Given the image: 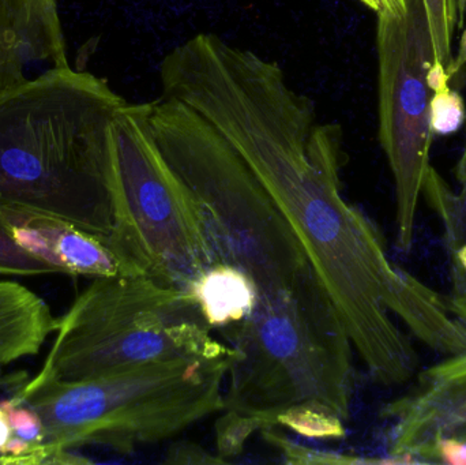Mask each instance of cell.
I'll use <instances>...</instances> for the list:
<instances>
[{
  "mask_svg": "<svg viewBox=\"0 0 466 465\" xmlns=\"http://www.w3.org/2000/svg\"><path fill=\"white\" fill-rule=\"evenodd\" d=\"M160 81L161 97L201 115L266 188L378 384L416 376L410 338L442 357L465 351L466 322L446 295L394 264L377 227L342 196L341 126L318 123L277 63L199 33L166 55Z\"/></svg>",
  "mask_w": 466,
  "mask_h": 465,
  "instance_id": "cell-1",
  "label": "cell"
},
{
  "mask_svg": "<svg viewBox=\"0 0 466 465\" xmlns=\"http://www.w3.org/2000/svg\"><path fill=\"white\" fill-rule=\"evenodd\" d=\"M126 104L70 65L2 90L0 218H54L109 239L112 123Z\"/></svg>",
  "mask_w": 466,
  "mask_h": 465,
  "instance_id": "cell-2",
  "label": "cell"
},
{
  "mask_svg": "<svg viewBox=\"0 0 466 465\" xmlns=\"http://www.w3.org/2000/svg\"><path fill=\"white\" fill-rule=\"evenodd\" d=\"M235 359L232 349L218 358L149 363L84 381L29 379L10 399L40 415L48 447H101L128 455L223 411Z\"/></svg>",
  "mask_w": 466,
  "mask_h": 465,
  "instance_id": "cell-3",
  "label": "cell"
},
{
  "mask_svg": "<svg viewBox=\"0 0 466 465\" xmlns=\"http://www.w3.org/2000/svg\"><path fill=\"white\" fill-rule=\"evenodd\" d=\"M221 335L236 351L224 409L254 415L265 429L304 401H319L350 420L355 349L315 270L292 291L258 299L248 318Z\"/></svg>",
  "mask_w": 466,
  "mask_h": 465,
  "instance_id": "cell-4",
  "label": "cell"
},
{
  "mask_svg": "<svg viewBox=\"0 0 466 465\" xmlns=\"http://www.w3.org/2000/svg\"><path fill=\"white\" fill-rule=\"evenodd\" d=\"M149 123L164 157L201 207L218 262L243 270L254 281L258 299L292 291L311 264L238 153L180 101H150Z\"/></svg>",
  "mask_w": 466,
  "mask_h": 465,
  "instance_id": "cell-5",
  "label": "cell"
},
{
  "mask_svg": "<svg viewBox=\"0 0 466 465\" xmlns=\"http://www.w3.org/2000/svg\"><path fill=\"white\" fill-rule=\"evenodd\" d=\"M55 333L32 382L84 381L149 363L232 351L213 338L188 289L147 275L93 278L57 318Z\"/></svg>",
  "mask_w": 466,
  "mask_h": 465,
  "instance_id": "cell-6",
  "label": "cell"
},
{
  "mask_svg": "<svg viewBox=\"0 0 466 465\" xmlns=\"http://www.w3.org/2000/svg\"><path fill=\"white\" fill-rule=\"evenodd\" d=\"M150 103H127L112 123L111 243L144 275L188 289L218 262L197 199L161 153Z\"/></svg>",
  "mask_w": 466,
  "mask_h": 465,
  "instance_id": "cell-7",
  "label": "cell"
},
{
  "mask_svg": "<svg viewBox=\"0 0 466 465\" xmlns=\"http://www.w3.org/2000/svg\"><path fill=\"white\" fill-rule=\"evenodd\" d=\"M378 100L380 142L396 191L397 248L412 250L416 217L423 198L434 134L430 71L440 63L432 43L424 0L378 13Z\"/></svg>",
  "mask_w": 466,
  "mask_h": 465,
  "instance_id": "cell-8",
  "label": "cell"
},
{
  "mask_svg": "<svg viewBox=\"0 0 466 465\" xmlns=\"http://www.w3.org/2000/svg\"><path fill=\"white\" fill-rule=\"evenodd\" d=\"M380 409L389 422L390 464L466 465V349L410 379Z\"/></svg>",
  "mask_w": 466,
  "mask_h": 465,
  "instance_id": "cell-9",
  "label": "cell"
},
{
  "mask_svg": "<svg viewBox=\"0 0 466 465\" xmlns=\"http://www.w3.org/2000/svg\"><path fill=\"white\" fill-rule=\"evenodd\" d=\"M16 245L57 273L86 278L144 275L117 253L108 238L38 216L0 218Z\"/></svg>",
  "mask_w": 466,
  "mask_h": 465,
  "instance_id": "cell-10",
  "label": "cell"
},
{
  "mask_svg": "<svg viewBox=\"0 0 466 465\" xmlns=\"http://www.w3.org/2000/svg\"><path fill=\"white\" fill-rule=\"evenodd\" d=\"M68 65L57 0H0V92L35 68Z\"/></svg>",
  "mask_w": 466,
  "mask_h": 465,
  "instance_id": "cell-11",
  "label": "cell"
},
{
  "mask_svg": "<svg viewBox=\"0 0 466 465\" xmlns=\"http://www.w3.org/2000/svg\"><path fill=\"white\" fill-rule=\"evenodd\" d=\"M454 177L456 186H451L434 167H430L423 198L442 229L451 278L446 295L449 308L454 316L466 322V136Z\"/></svg>",
  "mask_w": 466,
  "mask_h": 465,
  "instance_id": "cell-12",
  "label": "cell"
},
{
  "mask_svg": "<svg viewBox=\"0 0 466 465\" xmlns=\"http://www.w3.org/2000/svg\"><path fill=\"white\" fill-rule=\"evenodd\" d=\"M57 318L43 298L10 280H0V369L40 352Z\"/></svg>",
  "mask_w": 466,
  "mask_h": 465,
  "instance_id": "cell-13",
  "label": "cell"
},
{
  "mask_svg": "<svg viewBox=\"0 0 466 465\" xmlns=\"http://www.w3.org/2000/svg\"><path fill=\"white\" fill-rule=\"evenodd\" d=\"M188 291L196 298L210 329L220 332L248 318L258 305L254 281L226 262L208 268Z\"/></svg>",
  "mask_w": 466,
  "mask_h": 465,
  "instance_id": "cell-14",
  "label": "cell"
},
{
  "mask_svg": "<svg viewBox=\"0 0 466 465\" xmlns=\"http://www.w3.org/2000/svg\"><path fill=\"white\" fill-rule=\"evenodd\" d=\"M347 420L331 407L319 401H304L284 409L274 417V428L287 429L315 441H339L347 437Z\"/></svg>",
  "mask_w": 466,
  "mask_h": 465,
  "instance_id": "cell-15",
  "label": "cell"
},
{
  "mask_svg": "<svg viewBox=\"0 0 466 465\" xmlns=\"http://www.w3.org/2000/svg\"><path fill=\"white\" fill-rule=\"evenodd\" d=\"M424 5L438 60L454 82V35L464 25L466 0H424Z\"/></svg>",
  "mask_w": 466,
  "mask_h": 465,
  "instance_id": "cell-16",
  "label": "cell"
},
{
  "mask_svg": "<svg viewBox=\"0 0 466 465\" xmlns=\"http://www.w3.org/2000/svg\"><path fill=\"white\" fill-rule=\"evenodd\" d=\"M263 439L268 444L276 448L285 464L290 465H323V464H390L389 459H369L360 456L345 455L331 450H315L300 445L285 436L276 428L263 429Z\"/></svg>",
  "mask_w": 466,
  "mask_h": 465,
  "instance_id": "cell-17",
  "label": "cell"
},
{
  "mask_svg": "<svg viewBox=\"0 0 466 465\" xmlns=\"http://www.w3.org/2000/svg\"><path fill=\"white\" fill-rule=\"evenodd\" d=\"M263 429L265 423L259 418L224 409L215 423L216 455L229 463L243 453L247 442Z\"/></svg>",
  "mask_w": 466,
  "mask_h": 465,
  "instance_id": "cell-18",
  "label": "cell"
},
{
  "mask_svg": "<svg viewBox=\"0 0 466 465\" xmlns=\"http://www.w3.org/2000/svg\"><path fill=\"white\" fill-rule=\"evenodd\" d=\"M466 123V106L461 93L454 86L435 90L430 103V126L435 136H451Z\"/></svg>",
  "mask_w": 466,
  "mask_h": 465,
  "instance_id": "cell-19",
  "label": "cell"
},
{
  "mask_svg": "<svg viewBox=\"0 0 466 465\" xmlns=\"http://www.w3.org/2000/svg\"><path fill=\"white\" fill-rule=\"evenodd\" d=\"M52 273L57 272L16 245L7 227L0 221V275L33 278Z\"/></svg>",
  "mask_w": 466,
  "mask_h": 465,
  "instance_id": "cell-20",
  "label": "cell"
},
{
  "mask_svg": "<svg viewBox=\"0 0 466 465\" xmlns=\"http://www.w3.org/2000/svg\"><path fill=\"white\" fill-rule=\"evenodd\" d=\"M10 422L14 437L27 442L32 447L44 444L46 431L40 415L24 403H14L11 399L0 401Z\"/></svg>",
  "mask_w": 466,
  "mask_h": 465,
  "instance_id": "cell-21",
  "label": "cell"
},
{
  "mask_svg": "<svg viewBox=\"0 0 466 465\" xmlns=\"http://www.w3.org/2000/svg\"><path fill=\"white\" fill-rule=\"evenodd\" d=\"M167 464H179V465H201V464H226L223 459L218 458V455H212L209 450H205L196 442L179 441L175 442L174 445L169 447L167 452L166 460Z\"/></svg>",
  "mask_w": 466,
  "mask_h": 465,
  "instance_id": "cell-22",
  "label": "cell"
},
{
  "mask_svg": "<svg viewBox=\"0 0 466 465\" xmlns=\"http://www.w3.org/2000/svg\"><path fill=\"white\" fill-rule=\"evenodd\" d=\"M29 379L26 371L5 373V369H0V390L5 389L15 392L16 389L24 387Z\"/></svg>",
  "mask_w": 466,
  "mask_h": 465,
  "instance_id": "cell-23",
  "label": "cell"
},
{
  "mask_svg": "<svg viewBox=\"0 0 466 465\" xmlns=\"http://www.w3.org/2000/svg\"><path fill=\"white\" fill-rule=\"evenodd\" d=\"M13 437L14 434L11 430L10 422H8L7 414H5V409L0 406V455L5 452V447Z\"/></svg>",
  "mask_w": 466,
  "mask_h": 465,
  "instance_id": "cell-24",
  "label": "cell"
},
{
  "mask_svg": "<svg viewBox=\"0 0 466 465\" xmlns=\"http://www.w3.org/2000/svg\"><path fill=\"white\" fill-rule=\"evenodd\" d=\"M367 7L371 8L375 13H382V11H393L401 7L404 0H360Z\"/></svg>",
  "mask_w": 466,
  "mask_h": 465,
  "instance_id": "cell-25",
  "label": "cell"
}]
</instances>
